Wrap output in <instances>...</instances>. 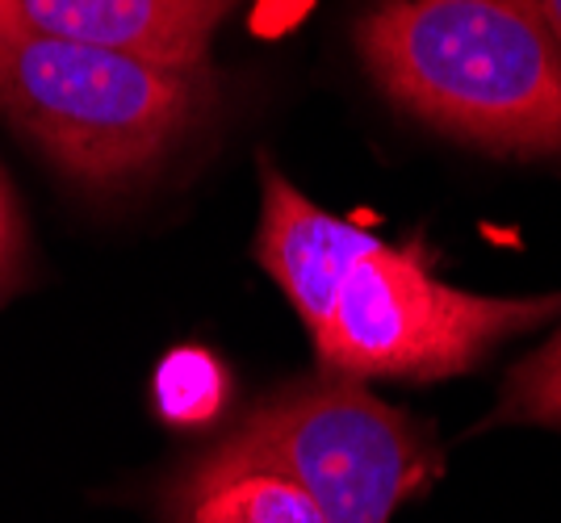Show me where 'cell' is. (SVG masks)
I'll return each mask as SVG.
<instances>
[{
	"instance_id": "6",
	"label": "cell",
	"mask_w": 561,
	"mask_h": 523,
	"mask_svg": "<svg viewBox=\"0 0 561 523\" xmlns=\"http://www.w3.org/2000/svg\"><path fill=\"white\" fill-rule=\"evenodd\" d=\"M239 0H0V22L126 50L151 63L206 68V55Z\"/></svg>"
},
{
	"instance_id": "3",
	"label": "cell",
	"mask_w": 561,
	"mask_h": 523,
	"mask_svg": "<svg viewBox=\"0 0 561 523\" xmlns=\"http://www.w3.org/2000/svg\"><path fill=\"white\" fill-rule=\"evenodd\" d=\"M239 469L294 481L328 523H390L436 474V452L420 423L340 377L280 390L197 465Z\"/></svg>"
},
{
	"instance_id": "4",
	"label": "cell",
	"mask_w": 561,
	"mask_h": 523,
	"mask_svg": "<svg viewBox=\"0 0 561 523\" xmlns=\"http://www.w3.org/2000/svg\"><path fill=\"white\" fill-rule=\"evenodd\" d=\"M549 318H561V293H469L436 281L415 252L381 243L348 272L314 352L328 373L344 381H440L473 369L503 339L545 327Z\"/></svg>"
},
{
	"instance_id": "7",
	"label": "cell",
	"mask_w": 561,
	"mask_h": 523,
	"mask_svg": "<svg viewBox=\"0 0 561 523\" xmlns=\"http://www.w3.org/2000/svg\"><path fill=\"white\" fill-rule=\"evenodd\" d=\"M176 523H328L294 481L264 469L193 474L176 486Z\"/></svg>"
},
{
	"instance_id": "10",
	"label": "cell",
	"mask_w": 561,
	"mask_h": 523,
	"mask_svg": "<svg viewBox=\"0 0 561 523\" xmlns=\"http://www.w3.org/2000/svg\"><path fill=\"white\" fill-rule=\"evenodd\" d=\"M537 9L545 13V22L553 30V38L561 43V0H537Z\"/></svg>"
},
{
	"instance_id": "9",
	"label": "cell",
	"mask_w": 561,
	"mask_h": 523,
	"mask_svg": "<svg viewBox=\"0 0 561 523\" xmlns=\"http://www.w3.org/2000/svg\"><path fill=\"white\" fill-rule=\"evenodd\" d=\"M18 243H22V226H18V206L13 193L0 181V277L9 272V264L18 260Z\"/></svg>"
},
{
	"instance_id": "2",
	"label": "cell",
	"mask_w": 561,
	"mask_h": 523,
	"mask_svg": "<svg viewBox=\"0 0 561 523\" xmlns=\"http://www.w3.org/2000/svg\"><path fill=\"white\" fill-rule=\"evenodd\" d=\"M210 96V68L0 22V114L84 185H122L168 160L206 118Z\"/></svg>"
},
{
	"instance_id": "1",
	"label": "cell",
	"mask_w": 561,
	"mask_h": 523,
	"mask_svg": "<svg viewBox=\"0 0 561 523\" xmlns=\"http://www.w3.org/2000/svg\"><path fill=\"white\" fill-rule=\"evenodd\" d=\"M356 47L411 118L499 155H561V43L537 0H381Z\"/></svg>"
},
{
	"instance_id": "5",
	"label": "cell",
	"mask_w": 561,
	"mask_h": 523,
	"mask_svg": "<svg viewBox=\"0 0 561 523\" xmlns=\"http://www.w3.org/2000/svg\"><path fill=\"white\" fill-rule=\"evenodd\" d=\"M260 181H264V214H260L256 256L289 298V306L298 310L314 344L328 332L348 272L381 247V239L348 218L319 210L273 164L260 167Z\"/></svg>"
},
{
	"instance_id": "8",
	"label": "cell",
	"mask_w": 561,
	"mask_h": 523,
	"mask_svg": "<svg viewBox=\"0 0 561 523\" xmlns=\"http://www.w3.org/2000/svg\"><path fill=\"white\" fill-rule=\"evenodd\" d=\"M503 423L561 431V327L549 335L545 348H537L507 373L499 406L486 415V428H503Z\"/></svg>"
}]
</instances>
